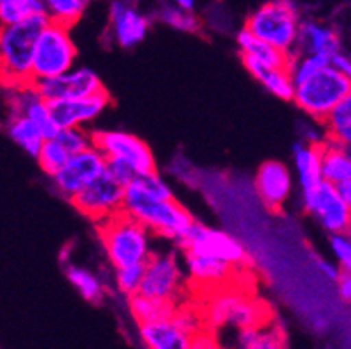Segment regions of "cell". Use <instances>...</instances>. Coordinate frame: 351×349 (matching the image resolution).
<instances>
[{
  "mask_svg": "<svg viewBox=\"0 0 351 349\" xmlns=\"http://www.w3.org/2000/svg\"><path fill=\"white\" fill-rule=\"evenodd\" d=\"M302 206L328 234L350 232L351 206L328 182L320 180L302 189Z\"/></svg>",
  "mask_w": 351,
  "mask_h": 349,
  "instance_id": "cell-10",
  "label": "cell"
},
{
  "mask_svg": "<svg viewBox=\"0 0 351 349\" xmlns=\"http://www.w3.org/2000/svg\"><path fill=\"white\" fill-rule=\"evenodd\" d=\"M77 49L70 35V27L47 21L37 35L32 60V82L56 77L75 67Z\"/></svg>",
  "mask_w": 351,
  "mask_h": 349,
  "instance_id": "cell-7",
  "label": "cell"
},
{
  "mask_svg": "<svg viewBox=\"0 0 351 349\" xmlns=\"http://www.w3.org/2000/svg\"><path fill=\"white\" fill-rule=\"evenodd\" d=\"M330 252L334 255V262L343 271H351V239L350 232L330 234Z\"/></svg>",
  "mask_w": 351,
  "mask_h": 349,
  "instance_id": "cell-39",
  "label": "cell"
},
{
  "mask_svg": "<svg viewBox=\"0 0 351 349\" xmlns=\"http://www.w3.org/2000/svg\"><path fill=\"white\" fill-rule=\"evenodd\" d=\"M108 27L114 43L130 49L142 43L149 34L151 19L132 4V0H112L108 9Z\"/></svg>",
  "mask_w": 351,
  "mask_h": 349,
  "instance_id": "cell-15",
  "label": "cell"
},
{
  "mask_svg": "<svg viewBox=\"0 0 351 349\" xmlns=\"http://www.w3.org/2000/svg\"><path fill=\"white\" fill-rule=\"evenodd\" d=\"M180 246L184 248V252L210 255V257L220 258L238 269L243 267L248 257L245 246L234 236L220 229L201 226L196 220L186 238L180 241Z\"/></svg>",
  "mask_w": 351,
  "mask_h": 349,
  "instance_id": "cell-11",
  "label": "cell"
},
{
  "mask_svg": "<svg viewBox=\"0 0 351 349\" xmlns=\"http://www.w3.org/2000/svg\"><path fill=\"white\" fill-rule=\"evenodd\" d=\"M105 166H107V161H105L104 154L95 145H89L81 152L72 154L65 165L51 178L60 194L72 200L86 185L104 175Z\"/></svg>",
  "mask_w": 351,
  "mask_h": 349,
  "instance_id": "cell-13",
  "label": "cell"
},
{
  "mask_svg": "<svg viewBox=\"0 0 351 349\" xmlns=\"http://www.w3.org/2000/svg\"><path fill=\"white\" fill-rule=\"evenodd\" d=\"M135 182L140 185V189H143V191H145L147 194H151V196L162 197V200L173 197V192H171V187L168 185V182H166L161 175H158L156 169L151 173H145V175L136 178Z\"/></svg>",
  "mask_w": 351,
  "mask_h": 349,
  "instance_id": "cell-40",
  "label": "cell"
},
{
  "mask_svg": "<svg viewBox=\"0 0 351 349\" xmlns=\"http://www.w3.org/2000/svg\"><path fill=\"white\" fill-rule=\"evenodd\" d=\"M130 300V311H132L133 318L136 320L138 325L149 322H156L159 318H166L173 313L175 306L162 300L151 299V297L142 296V293H135V296L128 297Z\"/></svg>",
  "mask_w": 351,
  "mask_h": 349,
  "instance_id": "cell-30",
  "label": "cell"
},
{
  "mask_svg": "<svg viewBox=\"0 0 351 349\" xmlns=\"http://www.w3.org/2000/svg\"><path fill=\"white\" fill-rule=\"evenodd\" d=\"M47 21V16H39L20 25L0 27V82L8 89L32 82L35 40Z\"/></svg>",
  "mask_w": 351,
  "mask_h": 349,
  "instance_id": "cell-4",
  "label": "cell"
},
{
  "mask_svg": "<svg viewBox=\"0 0 351 349\" xmlns=\"http://www.w3.org/2000/svg\"><path fill=\"white\" fill-rule=\"evenodd\" d=\"M124 185L114 180L107 171L86 185L72 197L73 206L93 222H104L123 210Z\"/></svg>",
  "mask_w": 351,
  "mask_h": 349,
  "instance_id": "cell-12",
  "label": "cell"
},
{
  "mask_svg": "<svg viewBox=\"0 0 351 349\" xmlns=\"http://www.w3.org/2000/svg\"><path fill=\"white\" fill-rule=\"evenodd\" d=\"M70 158V154L60 145L54 139H46L44 143L40 145L39 152L35 156L39 166L43 168V171L49 177H53L54 173L58 171L63 165L66 163V159Z\"/></svg>",
  "mask_w": 351,
  "mask_h": 349,
  "instance_id": "cell-34",
  "label": "cell"
},
{
  "mask_svg": "<svg viewBox=\"0 0 351 349\" xmlns=\"http://www.w3.org/2000/svg\"><path fill=\"white\" fill-rule=\"evenodd\" d=\"M9 114H23L39 128L44 139H53L60 130L54 121L51 104L43 100L35 91L34 84H23L18 88H9Z\"/></svg>",
  "mask_w": 351,
  "mask_h": 349,
  "instance_id": "cell-18",
  "label": "cell"
},
{
  "mask_svg": "<svg viewBox=\"0 0 351 349\" xmlns=\"http://www.w3.org/2000/svg\"><path fill=\"white\" fill-rule=\"evenodd\" d=\"M168 4L175 5V8L186 9V11H194V8H196V0H168Z\"/></svg>",
  "mask_w": 351,
  "mask_h": 349,
  "instance_id": "cell-47",
  "label": "cell"
},
{
  "mask_svg": "<svg viewBox=\"0 0 351 349\" xmlns=\"http://www.w3.org/2000/svg\"><path fill=\"white\" fill-rule=\"evenodd\" d=\"M186 271L175 252H158L143 264V276L138 293L162 300L171 306L184 302Z\"/></svg>",
  "mask_w": 351,
  "mask_h": 349,
  "instance_id": "cell-8",
  "label": "cell"
},
{
  "mask_svg": "<svg viewBox=\"0 0 351 349\" xmlns=\"http://www.w3.org/2000/svg\"><path fill=\"white\" fill-rule=\"evenodd\" d=\"M65 274L72 287L82 296V299L88 302H100L105 296V287L100 278L89 269L81 267L77 264H69L65 267Z\"/></svg>",
  "mask_w": 351,
  "mask_h": 349,
  "instance_id": "cell-27",
  "label": "cell"
},
{
  "mask_svg": "<svg viewBox=\"0 0 351 349\" xmlns=\"http://www.w3.org/2000/svg\"><path fill=\"white\" fill-rule=\"evenodd\" d=\"M320 158V145H313V143L306 142L295 143L292 152V161L293 171H295V177H298L301 189L311 187V185L322 180Z\"/></svg>",
  "mask_w": 351,
  "mask_h": 349,
  "instance_id": "cell-23",
  "label": "cell"
},
{
  "mask_svg": "<svg viewBox=\"0 0 351 349\" xmlns=\"http://www.w3.org/2000/svg\"><path fill=\"white\" fill-rule=\"evenodd\" d=\"M39 16H47L43 0H8L0 4V27L20 25Z\"/></svg>",
  "mask_w": 351,
  "mask_h": 349,
  "instance_id": "cell-28",
  "label": "cell"
},
{
  "mask_svg": "<svg viewBox=\"0 0 351 349\" xmlns=\"http://www.w3.org/2000/svg\"><path fill=\"white\" fill-rule=\"evenodd\" d=\"M334 187H336L337 194H339V196L351 206V180L341 182V184L334 185Z\"/></svg>",
  "mask_w": 351,
  "mask_h": 349,
  "instance_id": "cell-46",
  "label": "cell"
},
{
  "mask_svg": "<svg viewBox=\"0 0 351 349\" xmlns=\"http://www.w3.org/2000/svg\"><path fill=\"white\" fill-rule=\"evenodd\" d=\"M317 265H318V269H320V273L324 274V276L330 278V280H334V281H336V278L339 276L341 271H343V269H341L339 265L336 264V262L325 261V258H318Z\"/></svg>",
  "mask_w": 351,
  "mask_h": 349,
  "instance_id": "cell-45",
  "label": "cell"
},
{
  "mask_svg": "<svg viewBox=\"0 0 351 349\" xmlns=\"http://www.w3.org/2000/svg\"><path fill=\"white\" fill-rule=\"evenodd\" d=\"M330 67L328 54H292L287 63V70L290 73L293 86L301 84L302 81L313 77L320 70Z\"/></svg>",
  "mask_w": 351,
  "mask_h": 349,
  "instance_id": "cell-29",
  "label": "cell"
},
{
  "mask_svg": "<svg viewBox=\"0 0 351 349\" xmlns=\"http://www.w3.org/2000/svg\"><path fill=\"white\" fill-rule=\"evenodd\" d=\"M189 349H222L220 348V342L217 341L215 332L212 330H203L199 334H196L194 337H191Z\"/></svg>",
  "mask_w": 351,
  "mask_h": 349,
  "instance_id": "cell-42",
  "label": "cell"
},
{
  "mask_svg": "<svg viewBox=\"0 0 351 349\" xmlns=\"http://www.w3.org/2000/svg\"><path fill=\"white\" fill-rule=\"evenodd\" d=\"M322 123L325 124V139L339 145H351V96L332 108Z\"/></svg>",
  "mask_w": 351,
  "mask_h": 349,
  "instance_id": "cell-26",
  "label": "cell"
},
{
  "mask_svg": "<svg viewBox=\"0 0 351 349\" xmlns=\"http://www.w3.org/2000/svg\"><path fill=\"white\" fill-rule=\"evenodd\" d=\"M343 49L341 35L328 25L306 19L299 25L293 54H328ZM292 56V54H290Z\"/></svg>",
  "mask_w": 351,
  "mask_h": 349,
  "instance_id": "cell-20",
  "label": "cell"
},
{
  "mask_svg": "<svg viewBox=\"0 0 351 349\" xmlns=\"http://www.w3.org/2000/svg\"><path fill=\"white\" fill-rule=\"evenodd\" d=\"M49 21L72 27L81 19L89 0H43Z\"/></svg>",
  "mask_w": 351,
  "mask_h": 349,
  "instance_id": "cell-31",
  "label": "cell"
},
{
  "mask_svg": "<svg viewBox=\"0 0 351 349\" xmlns=\"http://www.w3.org/2000/svg\"><path fill=\"white\" fill-rule=\"evenodd\" d=\"M108 105H110V96L107 89L101 88L88 96L51 104V108L58 128H84L95 123Z\"/></svg>",
  "mask_w": 351,
  "mask_h": 349,
  "instance_id": "cell-16",
  "label": "cell"
},
{
  "mask_svg": "<svg viewBox=\"0 0 351 349\" xmlns=\"http://www.w3.org/2000/svg\"><path fill=\"white\" fill-rule=\"evenodd\" d=\"M53 139L56 140L70 156L88 149L89 145H93L91 133H88L84 128H60Z\"/></svg>",
  "mask_w": 351,
  "mask_h": 349,
  "instance_id": "cell-36",
  "label": "cell"
},
{
  "mask_svg": "<svg viewBox=\"0 0 351 349\" xmlns=\"http://www.w3.org/2000/svg\"><path fill=\"white\" fill-rule=\"evenodd\" d=\"M330 67L334 70H337V72L351 77V60L346 53H343V49L330 54Z\"/></svg>",
  "mask_w": 351,
  "mask_h": 349,
  "instance_id": "cell-43",
  "label": "cell"
},
{
  "mask_svg": "<svg viewBox=\"0 0 351 349\" xmlns=\"http://www.w3.org/2000/svg\"><path fill=\"white\" fill-rule=\"evenodd\" d=\"M337 283V293L344 302L351 300V273L350 271H341L339 276L336 278Z\"/></svg>",
  "mask_w": 351,
  "mask_h": 349,
  "instance_id": "cell-44",
  "label": "cell"
},
{
  "mask_svg": "<svg viewBox=\"0 0 351 349\" xmlns=\"http://www.w3.org/2000/svg\"><path fill=\"white\" fill-rule=\"evenodd\" d=\"M138 326L140 339L145 349H189L191 335L178 328L171 315Z\"/></svg>",
  "mask_w": 351,
  "mask_h": 349,
  "instance_id": "cell-21",
  "label": "cell"
},
{
  "mask_svg": "<svg viewBox=\"0 0 351 349\" xmlns=\"http://www.w3.org/2000/svg\"><path fill=\"white\" fill-rule=\"evenodd\" d=\"M32 84H34L35 91L39 93L40 98L46 100L47 104L81 98V96H88L104 88L100 77L86 67H81V69L73 67L72 70L62 73V75L47 77V79L34 81Z\"/></svg>",
  "mask_w": 351,
  "mask_h": 349,
  "instance_id": "cell-14",
  "label": "cell"
},
{
  "mask_svg": "<svg viewBox=\"0 0 351 349\" xmlns=\"http://www.w3.org/2000/svg\"><path fill=\"white\" fill-rule=\"evenodd\" d=\"M263 88L280 100H292L293 82L287 67L283 69H263L255 75Z\"/></svg>",
  "mask_w": 351,
  "mask_h": 349,
  "instance_id": "cell-32",
  "label": "cell"
},
{
  "mask_svg": "<svg viewBox=\"0 0 351 349\" xmlns=\"http://www.w3.org/2000/svg\"><path fill=\"white\" fill-rule=\"evenodd\" d=\"M121 211L151 230L152 236L177 243L186 238L194 224L189 211L180 203H177L173 197L162 200V197L151 196L143 189H140L136 182H132L124 187Z\"/></svg>",
  "mask_w": 351,
  "mask_h": 349,
  "instance_id": "cell-1",
  "label": "cell"
},
{
  "mask_svg": "<svg viewBox=\"0 0 351 349\" xmlns=\"http://www.w3.org/2000/svg\"><path fill=\"white\" fill-rule=\"evenodd\" d=\"M258 200L269 210H282L293 191V173L282 161H266L255 175Z\"/></svg>",
  "mask_w": 351,
  "mask_h": 349,
  "instance_id": "cell-17",
  "label": "cell"
},
{
  "mask_svg": "<svg viewBox=\"0 0 351 349\" xmlns=\"http://www.w3.org/2000/svg\"><path fill=\"white\" fill-rule=\"evenodd\" d=\"M5 131H8L9 139L20 147L21 150H25L28 156H32V158L37 156L40 145L46 140L39 131V128L35 126L27 115L23 114H9Z\"/></svg>",
  "mask_w": 351,
  "mask_h": 349,
  "instance_id": "cell-25",
  "label": "cell"
},
{
  "mask_svg": "<svg viewBox=\"0 0 351 349\" xmlns=\"http://www.w3.org/2000/svg\"><path fill=\"white\" fill-rule=\"evenodd\" d=\"M97 227L105 255L114 269L143 265L154 254L151 230L123 211L98 222Z\"/></svg>",
  "mask_w": 351,
  "mask_h": 349,
  "instance_id": "cell-3",
  "label": "cell"
},
{
  "mask_svg": "<svg viewBox=\"0 0 351 349\" xmlns=\"http://www.w3.org/2000/svg\"><path fill=\"white\" fill-rule=\"evenodd\" d=\"M238 47L241 51V54H247V56L254 58L255 62H258L266 69H283L289 63V54L282 53V51L274 49L273 46H269L267 43L257 38L255 35H252L247 28L239 32L238 37Z\"/></svg>",
  "mask_w": 351,
  "mask_h": 349,
  "instance_id": "cell-24",
  "label": "cell"
},
{
  "mask_svg": "<svg viewBox=\"0 0 351 349\" xmlns=\"http://www.w3.org/2000/svg\"><path fill=\"white\" fill-rule=\"evenodd\" d=\"M105 161H107V159H105ZM105 171H107L108 175L114 178V180H117L121 185H124V187L138 178L136 177V173L133 171L132 168H128L126 165H123V163H117V161H107Z\"/></svg>",
  "mask_w": 351,
  "mask_h": 349,
  "instance_id": "cell-41",
  "label": "cell"
},
{
  "mask_svg": "<svg viewBox=\"0 0 351 349\" xmlns=\"http://www.w3.org/2000/svg\"><path fill=\"white\" fill-rule=\"evenodd\" d=\"M4 2H8V0H0V4H4Z\"/></svg>",
  "mask_w": 351,
  "mask_h": 349,
  "instance_id": "cell-48",
  "label": "cell"
},
{
  "mask_svg": "<svg viewBox=\"0 0 351 349\" xmlns=\"http://www.w3.org/2000/svg\"><path fill=\"white\" fill-rule=\"evenodd\" d=\"M351 96V79L332 67L293 86L292 101L313 121H324L332 108Z\"/></svg>",
  "mask_w": 351,
  "mask_h": 349,
  "instance_id": "cell-6",
  "label": "cell"
},
{
  "mask_svg": "<svg viewBox=\"0 0 351 349\" xmlns=\"http://www.w3.org/2000/svg\"><path fill=\"white\" fill-rule=\"evenodd\" d=\"M301 14L292 0H266L247 19L252 35L285 54H293Z\"/></svg>",
  "mask_w": 351,
  "mask_h": 349,
  "instance_id": "cell-5",
  "label": "cell"
},
{
  "mask_svg": "<svg viewBox=\"0 0 351 349\" xmlns=\"http://www.w3.org/2000/svg\"><path fill=\"white\" fill-rule=\"evenodd\" d=\"M243 349H285V335L280 326L267 323L257 328L254 339Z\"/></svg>",
  "mask_w": 351,
  "mask_h": 349,
  "instance_id": "cell-37",
  "label": "cell"
},
{
  "mask_svg": "<svg viewBox=\"0 0 351 349\" xmlns=\"http://www.w3.org/2000/svg\"><path fill=\"white\" fill-rule=\"evenodd\" d=\"M320 173L322 180L332 185L351 180V154L350 147L325 140L320 145Z\"/></svg>",
  "mask_w": 351,
  "mask_h": 349,
  "instance_id": "cell-22",
  "label": "cell"
},
{
  "mask_svg": "<svg viewBox=\"0 0 351 349\" xmlns=\"http://www.w3.org/2000/svg\"><path fill=\"white\" fill-rule=\"evenodd\" d=\"M159 19L161 23L168 25L170 28H175L178 32L186 34H194L199 30V19L194 14V11H186V9L175 8L171 4H166L159 9Z\"/></svg>",
  "mask_w": 351,
  "mask_h": 349,
  "instance_id": "cell-33",
  "label": "cell"
},
{
  "mask_svg": "<svg viewBox=\"0 0 351 349\" xmlns=\"http://www.w3.org/2000/svg\"><path fill=\"white\" fill-rule=\"evenodd\" d=\"M91 140L107 161L123 163L136 173V177H142L145 173L156 169L154 154L151 147L136 134L128 133V131L105 130L91 133Z\"/></svg>",
  "mask_w": 351,
  "mask_h": 349,
  "instance_id": "cell-9",
  "label": "cell"
},
{
  "mask_svg": "<svg viewBox=\"0 0 351 349\" xmlns=\"http://www.w3.org/2000/svg\"><path fill=\"white\" fill-rule=\"evenodd\" d=\"M199 309L206 330L212 332L222 328H234L238 332L243 328H261L271 323L269 307L263 300L245 292L243 288L229 285L210 290L208 299Z\"/></svg>",
  "mask_w": 351,
  "mask_h": 349,
  "instance_id": "cell-2",
  "label": "cell"
},
{
  "mask_svg": "<svg viewBox=\"0 0 351 349\" xmlns=\"http://www.w3.org/2000/svg\"><path fill=\"white\" fill-rule=\"evenodd\" d=\"M143 276V265H128L116 269V285L123 296L132 297L138 293Z\"/></svg>",
  "mask_w": 351,
  "mask_h": 349,
  "instance_id": "cell-38",
  "label": "cell"
},
{
  "mask_svg": "<svg viewBox=\"0 0 351 349\" xmlns=\"http://www.w3.org/2000/svg\"><path fill=\"white\" fill-rule=\"evenodd\" d=\"M184 267H186L187 280L196 287L208 288V292L229 285L238 269L220 258L193 254V252H184Z\"/></svg>",
  "mask_w": 351,
  "mask_h": 349,
  "instance_id": "cell-19",
  "label": "cell"
},
{
  "mask_svg": "<svg viewBox=\"0 0 351 349\" xmlns=\"http://www.w3.org/2000/svg\"><path fill=\"white\" fill-rule=\"evenodd\" d=\"M171 320L177 323L178 328H182L191 337H194V335L206 328L199 307L191 306L187 302H180L175 306L173 313H171Z\"/></svg>",
  "mask_w": 351,
  "mask_h": 349,
  "instance_id": "cell-35",
  "label": "cell"
}]
</instances>
